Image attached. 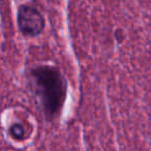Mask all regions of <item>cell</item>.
I'll use <instances>...</instances> for the list:
<instances>
[{
	"label": "cell",
	"mask_w": 151,
	"mask_h": 151,
	"mask_svg": "<svg viewBox=\"0 0 151 151\" xmlns=\"http://www.w3.org/2000/svg\"><path fill=\"white\" fill-rule=\"evenodd\" d=\"M17 21L20 30L27 36L38 35L45 27L44 17L40 11L28 4H23L19 7Z\"/></svg>",
	"instance_id": "7a4b0ae2"
},
{
	"label": "cell",
	"mask_w": 151,
	"mask_h": 151,
	"mask_svg": "<svg viewBox=\"0 0 151 151\" xmlns=\"http://www.w3.org/2000/svg\"><path fill=\"white\" fill-rule=\"evenodd\" d=\"M11 134L14 137L15 139H18V140H21L25 137V129L22 125L20 124H16V125H13L11 128Z\"/></svg>",
	"instance_id": "3957f363"
},
{
	"label": "cell",
	"mask_w": 151,
	"mask_h": 151,
	"mask_svg": "<svg viewBox=\"0 0 151 151\" xmlns=\"http://www.w3.org/2000/svg\"><path fill=\"white\" fill-rule=\"evenodd\" d=\"M30 80L47 119H55L66 99L67 85L64 77L56 67L44 65L32 69Z\"/></svg>",
	"instance_id": "6da1fadb"
}]
</instances>
